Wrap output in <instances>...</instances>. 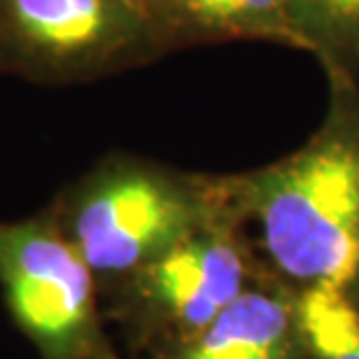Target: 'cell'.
<instances>
[{
  "mask_svg": "<svg viewBox=\"0 0 359 359\" xmlns=\"http://www.w3.org/2000/svg\"><path fill=\"white\" fill-rule=\"evenodd\" d=\"M290 7L325 75L359 84V0H290Z\"/></svg>",
  "mask_w": 359,
  "mask_h": 359,
  "instance_id": "obj_8",
  "label": "cell"
},
{
  "mask_svg": "<svg viewBox=\"0 0 359 359\" xmlns=\"http://www.w3.org/2000/svg\"><path fill=\"white\" fill-rule=\"evenodd\" d=\"M294 315L285 299L243 292L189 341L182 359H292Z\"/></svg>",
  "mask_w": 359,
  "mask_h": 359,
  "instance_id": "obj_7",
  "label": "cell"
},
{
  "mask_svg": "<svg viewBox=\"0 0 359 359\" xmlns=\"http://www.w3.org/2000/svg\"><path fill=\"white\" fill-rule=\"evenodd\" d=\"M297 325L315 359H359V304L348 290L308 287Z\"/></svg>",
  "mask_w": 359,
  "mask_h": 359,
  "instance_id": "obj_9",
  "label": "cell"
},
{
  "mask_svg": "<svg viewBox=\"0 0 359 359\" xmlns=\"http://www.w3.org/2000/svg\"><path fill=\"white\" fill-rule=\"evenodd\" d=\"M170 52L231 40L276 42L308 54L290 0H145Z\"/></svg>",
  "mask_w": 359,
  "mask_h": 359,
  "instance_id": "obj_6",
  "label": "cell"
},
{
  "mask_svg": "<svg viewBox=\"0 0 359 359\" xmlns=\"http://www.w3.org/2000/svg\"><path fill=\"white\" fill-rule=\"evenodd\" d=\"M170 54L145 0H0V73L68 87Z\"/></svg>",
  "mask_w": 359,
  "mask_h": 359,
  "instance_id": "obj_3",
  "label": "cell"
},
{
  "mask_svg": "<svg viewBox=\"0 0 359 359\" xmlns=\"http://www.w3.org/2000/svg\"><path fill=\"white\" fill-rule=\"evenodd\" d=\"M327 80V119L306 145L250 173L212 175L217 212L255 226L273 266L306 290L359 280V84Z\"/></svg>",
  "mask_w": 359,
  "mask_h": 359,
  "instance_id": "obj_1",
  "label": "cell"
},
{
  "mask_svg": "<svg viewBox=\"0 0 359 359\" xmlns=\"http://www.w3.org/2000/svg\"><path fill=\"white\" fill-rule=\"evenodd\" d=\"M0 287L40 359H110L96 313V276L47 208L0 222Z\"/></svg>",
  "mask_w": 359,
  "mask_h": 359,
  "instance_id": "obj_4",
  "label": "cell"
},
{
  "mask_svg": "<svg viewBox=\"0 0 359 359\" xmlns=\"http://www.w3.org/2000/svg\"><path fill=\"white\" fill-rule=\"evenodd\" d=\"M59 224L96 280L133 278L217 215L212 175L110 154L52 203Z\"/></svg>",
  "mask_w": 359,
  "mask_h": 359,
  "instance_id": "obj_2",
  "label": "cell"
},
{
  "mask_svg": "<svg viewBox=\"0 0 359 359\" xmlns=\"http://www.w3.org/2000/svg\"><path fill=\"white\" fill-rule=\"evenodd\" d=\"M131 280L149 306L194 339L245 292L241 238L217 212Z\"/></svg>",
  "mask_w": 359,
  "mask_h": 359,
  "instance_id": "obj_5",
  "label": "cell"
}]
</instances>
